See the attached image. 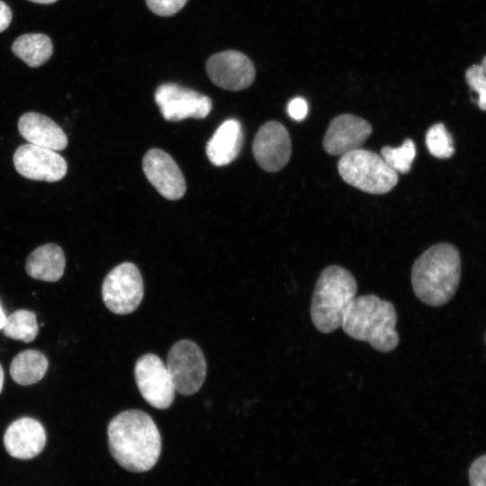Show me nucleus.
<instances>
[{
  "label": "nucleus",
  "mask_w": 486,
  "mask_h": 486,
  "mask_svg": "<svg viewBox=\"0 0 486 486\" xmlns=\"http://www.w3.org/2000/svg\"><path fill=\"white\" fill-rule=\"evenodd\" d=\"M108 445L115 461L133 472L150 470L161 453V437L152 418L140 410L116 415L107 428Z\"/></svg>",
  "instance_id": "f257e3e1"
},
{
  "label": "nucleus",
  "mask_w": 486,
  "mask_h": 486,
  "mask_svg": "<svg viewBox=\"0 0 486 486\" xmlns=\"http://www.w3.org/2000/svg\"><path fill=\"white\" fill-rule=\"evenodd\" d=\"M461 277L457 248L446 242L433 245L421 254L411 267L415 295L424 303L437 307L455 294Z\"/></svg>",
  "instance_id": "f03ea898"
},
{
  "label": "nucleus",
  "mask_w": 486,
  "mask_h": 486,
  "mask_svg": "<svg viewBox=\"0 0 486 486\" xmlns=\"http://www.w3.org/2000/svg\"><path fill=\"white\" fill-rule=\"evenodd\" d=\"M394 305L375 294L356 297L342 322L344 332L354 339L367 342L375 350L389 353L399 344Z\"/></svg>",
  "instance_id": "7ed1b4c3"
},
{
  "label": "nucleus",
  "mask_w": 486,
  "mask_h": 486,
  "mask_svg": "<svg viewBox=\"0 0 486 486\" xmlns=\"http://www.w3.org/2000/svg\"><path fill=\"white\" fill-rule=\"evenodd\" d=\"M356 292L357 283L350 271L336 265L324 268L311 298L310 313L314 327L324 334L341 327Z\"/></svg>",
  "instance_id": "20e7f679"
},
{
  "label": "nucleus",
  "mask_w": 486,
  "mask_h": 486,
  "mask_svg": "<svg viewBox=\"0 0 486 486\" xmlns=\"http://www.w3.org/2000/svg\"><path fill=\"white\" fill-rule=\"evenodd\" d=\"M338 170L346 184L373 194L390 192L399 179L398 173L381 156L364 148L342 155Z\"/></svg>",
  "instance_id": "39448f33"
},
{
  "label": "nucleus",
  "mask_w": 486,
  "mask_h": 486,
  "mask_svg": "<svg viewBox=\"0 0 486 486\" xmlns=\"http://www.w3.org/2000/svg\"><path fill=\"white\" fill-rule=\"evenodd\" d=\"M144 293L143 280L139 268L124 262L112 268L102 285L105 306L115 314H128L140 304Z\"/></svg>",
  "instance_id": "423d86ee"
},
{
  "label": "nucleus",
  "mask_w": 486,
  "mask_h": 486,
  "mask_svg": "<svg viewBox=\"0 0 486 486\" xmlns=\"http://www.w3.org/2000/svg\"><path fill=\"white\" fill-rule=\"evenodd\" d=\"M166 368L176 392L190 396L202 387L207 365L201 348L193 341L182 339L170 348Z\"/></svg>",
  "instance_id": "0eeeda50"
},
{
  "label": "nucleus",
  "mask_w": 486,
  "mask_h": 486,
  "mask_svg": "<svg viewBox=\"0 0 486 486\" xmlns=\"http://www.w3.org/2000/svg\"><path fill=\"white\" fill-rule=\"evenodd\" d=\"M154 98L162 116L168 122L202 119L209 115L212 107L209 96L176 83L160 85Z\"/></svg>",
  "instance_id": "6e6552de"
},
{
  "label": "nucleus",
  "mask_w": 486,
  "mask_h": 486,
  "mask_svg": "<svg viewBox=\"0 0 486 486\" xmlns=\"http://www.w3.org/2000/svg\"><path fill=\"white\" fill-rule=\"evenodd\" d=\"M135 379L144 400L159 410L168 408L175 399V387L163 361L155 354L140 356L135 364Z\"/></svg>",
  "instance_id": "1a4fd4ad"
},
{
  "label": "nucleus",
  "mask_w": 486,
  "mask_h": 486,
  "mask_svg": "<svg viewBox=\"0 0 486 486\" xmlns=\"http://www.w3.org/2000/svg\"><path fill=\"white\" fill-rule=\"evenodd\" d=\"M13 161L16 171L31 180L57 182L68 170L65 158L57 151L31 143L20 146Z\"/></svg>",
  "instance_id": "9d476101"
},
{
  "label": "nucleus",
  "mask_w": 486,
  "mask_h": 486,
  "mask_svg": "<svg viewBox=\"0 0 486 486\" xmlns=\"http://www.w3.org/2000/svg\"><path fill=\"white\" fill-rule=\"evenodd\" d=\"M206 72L214 85L230 91L248 88L256 76L252 61L237 50H225L212 55L206 61Z\"/></svg>",
  "instance_id": "9b49d317"
},
{
  "label": "nucleus",
  "mask_w": 486,
  "mask_h": 486,
  "mask_svg": "<svg viewBox=\"0 0 486 486\" xmlns=\"http://www.w3.org/2000/svg\"><path fill=\"white\" fill-rule=\"evenodd\" d=\"M252 152L263 170H281L287 165L292 155V140L287 129L276 121L264 123L254 138Z\"/></svg>",
  "instance_id": "f8f14e48"
},
{
  "label": "nucleus",
  "mask_w": 486,
  "mask_h": 486,
  "mask_svg": "<svg viewBox=\"0 0 486 486\" xmlns=\"http://www.w3.org/2000/svg\"><path fill=\"white\" fill-rule=\"evenodd\" d=\"M142 168L147 179L163 197L175 201L184 196L185 179L168 153L158 148L149 149L143 157Z\"/></svg>",
  "instance_id": "ddd939ff"
},
{
  "label": "nucleus",
  "mask_w": 486,
  "mask_h": 486,
  "mask_svg": "<svg viewBox=\"0 0 486 486\" xmlns=\"http://www.w3.org/2000/svg\"><path fill=\"white\" fill-rule=\"evenodd\" d=\"M372 131V125L366 120L350 113L340 114L329 122L323 148L329 155L342 156L360 148Z\"/></svg>",
  "instance_id": "4468645a"
},
{
  "label": "nucleus",
  "mask_w": 486,
  "mask_h": 486,
  "mask_svg": "<svg viewBox=\"0 0 486 486\" xmlns=\"http://www.w3.org/2000/svg\"><path fill=\"white\" fill-rule=\"evenodd\" d=\"M46 444V432L40 422L32 418H21L6 428L4 445L7 453L17 459H32Z\"/></svg>",
  "instance_id": "2eb2a0df"
},
{
  "label": "nucleus",
  "mask_w": 486,
  "mask_h": 486,
  "mask_svg": "<svg viewBox=\"0 0 486 486\" xmlns=\"http://www.w3.org/2000/svg\"><path fill=\"white\" fill-rule=\"evenodd\" d=\"M18 130L22 137L29 143L47 148L55 151L68 146V138L64 130L48 116L29 112L18 121Z\"/></svg>",
  "instance_id": "dca6fc26"
},
{
  "label": "nucleus",
  "mask_w": 486,
  "mask_h": 486,
  "mask_svg": "<svg viewBox=\"0 0 486 486\" xmlns=\"http://www.w3.org/2000/svg\"><path fill=\"white\" fill-rule=\"evenodd\" d=\"M244 135L237 119L224 121L208 140L205 152L210 162L216 166L230 164L240 153Z\"/></svg>",
  "instance_id": "f3484780"
},
{
  "label": "nucleus",
  "mask_w": 486,
  "mask_h": 486,
  "mask_svg": "<svg viewBox=\"0 0 486 486\" xmlns=\"http://www.w3.org/2000/svg\"><path fill=\"white\" fill-rule=\"evenodd\" d=\"M66 266L62 248L46 244L34 249L27 257L25 269L29 276L45 282H56L63 275Z\"/></svg>",
  "instance_id": "a211bd4d"
},
{
  "label": "nucleus",
  "mask_w": 486,
  "mask_h": 486,
  "mask_svg": "<svg viewBox=\"0 0 486 486\" xmlns=\"http://www.w3.org/2000/svg\"><path fill=\"white\" fill-rule=\"evenodd\" d=\"M13 53L29 67L38 68L52 55L51 40L42 33H26L18 37L12 45Z\"/></svg>",
  "instance_id": "6ab92c4d"
},
{
  "label": "nucleus",
  "mask_w": 486,
  "mask_h": 486,
  "mask_svg": "<svg viewBox=\"0 0 486 486\" xmlns=\"http://www.w3.org/2000/svg\"><path fill=\"white\" fill-rule=\"evenodd\" d=\"M49 363L40 351L28 349L19 353L12 361L10 374L21 385L33 384L43 378Z\"/></svg>",
  "instance_id": "aec40b11"
},
{
  "label": "nucleus",
  "mask_w": 486,
  "mask_h": 486,
  "mask_svg": "<svg viewBox=\"0 0 486 486\" xmlns=\"http://www.w3.org/2000/svg\"><path fill=\"white\" fill-rule=\"evenodd\" d=\"M2 330L7 338L32 342L39 331L36 315L31 310H18L6 317Z\"/></svg>",
  "instance_id": "412c9836"
},
{
  "label": "nucleus",
  "mask_w": 486,
  "mask_h": 486,
  "mask_svg": "<svg viewBox=\"0 0 486 486\" xmlns=\"http://www.w3.org/2000/svg\"><path fill=\"white\" fill-rule=\"evenodd\" d=\"M382 158L396 172L407 174L411 168L416 157L415 143L411 139H406L398 148L385 146L381 149Z\"/></svg>",
  "instance_id": "4be33fe9"
},
{
  "label": "nucleus",
  "mask_w": 486,
  "mask_h": 486,
  "mask_svg": "<svg viewBox=\"0 0 486 486\" xmlns=\"http://www.w3.org/2000/svg\"><path fill=\"white\" fill-rule=\"evenodd\" d=\"M425 140L429 153L437 158H448L454 153L452 136L442 122L428 130Z\"/></svg>",
  "instance_id": "5701e85b"
},
{
  "label": "nucleus",
  "mask_w": 486,
  "mask_h": 486,
  "mask_svg": "<svg viewBox=\"0 0 486 486\" xmlns=\"http://www.w3.org/2000/svg\"><path fill=\"white\" fill-rule=\"evenodd\" d=\"M465 80L470 88L478 94L475 100L479 108L486 111V74L482 65H473L465 72Z\"/></svg>",
  "instance_id": "b1692460"
},
{
  "label": "nucleus",
  "mask_w": 486,
  "mask_h": 486,
  "mask_svg": "<svg viewBox=\"0 0 486 486\" xmlns=\"http://www.w3.org/2000/svg\"><path fill=\"white\" fill-rule=\"evenodd\" d=\"M188 0H145L148 9L158 16H171L179 12Z\"/></svg>",
  "instance_id": "393cba45"
},
{
  "label": "nucleus",
  "mask_w": 486,
  "mask_h": 486,
  "mask_svg": "<svg viewBox=\"0 0 486 486\" xmlns=\"http://www.w3.org/2000/svg\"><path fill=\"white\" fill-rule=\"evenodd\" d=\"M471 486H486V454L477 458L469 469Z\"/></svg>",
  "instance_id": "a878e982"
},
{
  "label": "nucleus",
  "mask_w": 486,
  "mask_h": 486,
  "mask_svg": "<svg viewBox=\"0 0 486 486\" xmlns=\"http://www.w3.org/2000/svg\"><path fill=\"white\" fill-rule=\"evenodd\" d=\"M308 104L302 97H295L292 99L287 105V112L289 115L296 121L303 120L308 113Z\"/></svg>",
  "instance_id": "bb28decb"
},
{
  "label": "nucleus",
  "mask_w": 486,
  "mask_h": 486,
  "mask_svg": "<svg viewBox=\"0 0 486 486\" xmlns=\"http://www.w3.org/2000/svg\"><path fill=\"white\" fill-rule=\"evenodd\" d=\"M12 21V11L9 6L0 0V32L9 26Z\"/></svg>",
  "instance_id": "cd10ccee"
},
{
  "label": "nucleus",
  "mask_w": 486,
  "mask_h": 486,
  "mask_svg": "<svg viewBox=\"0 0 486 486\" xmlns=\"http://www.w3.org/2000/svg\"><path fill=\"white\" fill-rule=\"evenodd\" d=\"M5 320H6V316L0 305V329L3 328L4 325V322H5Z\"/></svg>",
  "instance_id": "c85d7f7f"
},
{
  "label": "nucleus",
  "mask_w": 486,
  "mask_h": 486,
  "mask_svg": "<svg viewBox=\"0 0 486 486\" xmlns=\"http://www.w3.org/2000/svg\"><path fill=\"white\" fill-rule=\"evenodd\" d=\"M29 1H32V2L37 3V4H48L55 3L58 0H29Z\"/></svg>",
  "instance_id": "c756f323"
},
{
  "label": "nucleus",
  "mask_w": 486,
  "mask_h": 486,
  "mask_svg": "<svg viewBox=\"0 0 486 486\" xmlns=\"http://www.w3.org/2000/svg\"><path fill=\"white\" fill-rule=\"evenodd\" d=\"M3 383H4V370L0 364V392H2Z\"/></svg>",
  "instance_id": "7c9ffc66"
},
{
  "label": "nucleus",
  "mask_w": 486,
  "mask_h": 486,
  "mask_svg": "<svg viewBox=\"0 0 486 486\" xmlns=\"http://www.w3.org/2000/svg\"><path fill=\"white\" fill-rule=\"evenodd\" d=\"M482 67L486 74V56L482 58Z\"/></svg>",
  "instance_id": "2f4dec72"
}]
</instances>
